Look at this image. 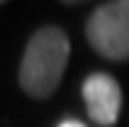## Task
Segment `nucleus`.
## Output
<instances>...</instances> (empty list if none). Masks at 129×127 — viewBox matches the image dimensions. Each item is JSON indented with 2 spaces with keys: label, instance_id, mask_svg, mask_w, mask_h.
I'll return each mask as SVG.
<instances>
[{
  "label": "nucleus",
  "instance_id": "nucleus-1",
  "mask_svg": "<svg viewBox=\"0 0 129 127\" xmlns=\"http://www.w3.org/2000/svg\"><path fill=\"white\" fill-rule=\"evenodd\" d=\"M70 57V39L57 26H44L28 39L21 60V86L36 99H47L59 86Z\"/></svg>",
  "mask_w": 129,
  "mask_h": 127
},
{
  "label": "nucleus",
  "instance_id": "nucleus-2",
  "mask_svg": "<svg viewBox=\"0 0 129 127\" xmlns=\"http://www.w3.org/2000/svg\"><path fill=\"white\" fill-rule=\"evenodd\" d=\"M85 34L98 55L109 60H129V0L98 5L88 18Z\"/></svg>",
  "mask_w": 129,
  "mask_h": 127
},
{
  "label": "nucleus",
  "instance_id": "nucleus-3",
  "mask_svg": "<svg viewBox=\"0 0 129 127\" xmlns=\"http://www.w3.org/2000/svg\"><path fill=\"white\" fill-rule=\"evenodd\" d=\"M83 99L88 114L95 124L109 127L119 119V109H121V88L111 75L106 73H90L83 83Z\"/></svg>",
  "mask_w": 129,
  "mask_h": 127
},
{
  "label": "nucleus",
  "instance_id": "nucleus-4",
  "mask_svg": "<svg viewBox=\"0 0 129 127\" xmlns=\"http://www.w3.org/2000/svg\"><path fill=\"white\" fill-rule=\"evenodd\" d=\"M59 127H85L83 122H78V119H67V122H62Z\"/></svg>",
  "mask_w": 129,
  "mask_h": 127
}]
</instances>
